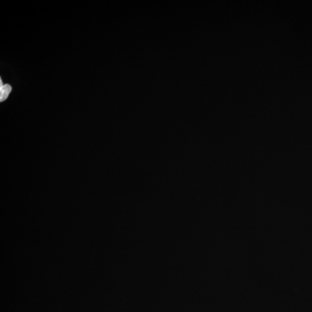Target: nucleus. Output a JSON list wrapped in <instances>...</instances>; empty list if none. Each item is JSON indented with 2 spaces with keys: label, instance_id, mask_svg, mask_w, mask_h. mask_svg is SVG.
<instances>
[{
  "label": "nucleus",
  "instance_id": "nucleus-1",
  "mask_svg": "<svg viewBox=\"0 0 312 312\" xmlns=\"http://www.w3.org/2000/svg\"><path fill=\"white\" fill-rule=\"evenodd\" d=\"M11 91L12 88L8 84L3 85L2 87H0V101L3 102L8 98Z\"/></svg>",
  "mask_w": 312,
  "mask_h": 312
}]
</instances>
